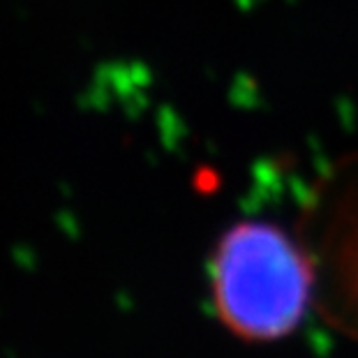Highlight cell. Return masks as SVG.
Returning <instances> with one entry per match:
<instances>
[{
	"label": "cell",
	"instance_id": "1",
	"mask_svg": "<svg viewBox=\"0 0 358 358\" xmlns=\"http://www.w3.org/2000/svg\"><path fill=\"white\" fill-rule=\"evenodd\" d=\"M210 278L220 322L248 342L299 329L317 287L303 241L264 220H243L222 234Z\"/></svg>",
	"mask_w": 358,
	"mask_h": 358
},
{
	"label": "cell",
	"instance_id": "2",
	"mask_svg": "<svg viewBox=\"0 0 358 358\" xmlns=\"http://www.w3.org/2000/svg\"><path fill=\"white\" fill-rule=\"evenodd\" d=\"M301 241L324 315L358 338V150L340 157L312 189Z\"/></svg>",
	"mask_w": 358,
	"mask_h": 358
}]
</instances>
